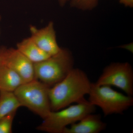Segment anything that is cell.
Here are the masks:
<instances>
[{
	"mask_svg": "<svg viewBox=\"0 0 133 133\" xmlns=\"http://www.w3.org/2000/svg\"><path fill=\"white\" fill-rule=\"evenodd\" d=\"M98 0H70L71 7L83 11L91 10L98 5Z\"/></svg>",
	"mask_w": 133,
	"mask_h": 133,
	"instance_id": "13",
	"label": "cell"
},
{
	"mask_svg": "<svg viewBox=\"0 0 133 133\" xmlns=\"http://www.w3.org/2000/svg\"><path fill=\"white\" fill-rule=\"evenodd\" d=\"M2 64L14 71L24 83L36 79L34 63L16 48H7Z\"/></svg>",
	"mask_w": 133,
	"mask_h": 133,
	"instance_id": "7",
	"label": "cell"
},
{
	"mask_svg": "<svg viewBox=\"0 0 133 133\" xmlns=\"http://www.w3.org/2000/svg\"><path fill=\"white\" fill-rule=\"evenodd\" d=\"M106 127L107 124L102 121L101 115L93 113L65 128L63 133H99L104 130Z\"/></svg>",
	"mask_w": 133,
	"mask_h": 133,
	"instance_id": "9",
	"label": "cell"
},
{
	"mask_svg": "<svg viewBox=\"0 0 133 133\" xmlns=\"http://www.w3.org/2000/svg\"><path fill=\"white\" fill-rule=\"evenodd\" d=\"M7 48V47L3 45L0 47V65L2 64L5 51Z\"/></svg>",
	"mask_w": 133,
	"mask_h": 133,
	"instance_id": "16",
	"label": "cell"
},
{
	"mask_svg": "<svg viewBox=\"0 0 133 133\" xmlns=\"http://www.w3.org/2000/svg\"><path fill=\"white\" fill-rule=\"evenodd\" d=\"M70 0H58V2L59 5L61 6H64L65 4H66V3L70 1Z\"/></svg>",
	"mask_w": 133,
	"mask_h": 133,
	"instance_id": "18",
	"label": "cell"
},
{
	"mask_svg": "<svg viewBox=\"0 0 133 133\" xmlns=\"http://www.w3.org/2000/svg\"><path fill=\"white\" fill-rule=\"evenodd\" d=\"M24 83L21 77L14 71L4 65H0V91L14 92Z\"/></svg>",
	"mask_w": 133,
	"mask_h": 133,
	"instance_id": "11",
	"label": "cell"
},
{
	"mask_svg": "<svg viewBox=\"0 0 133 133\" xmlns=\"http://www.w3.org/2000/svg\"><path fill=\"white\" fill-rule=\"evenodd\" d=\"M121 48L123 49H125L131 52H133V44L130 43L129 44H126L125 45H123L121 46Z\"/></svg>",
	"mask_w": 133,
	"mask_h": 133,
	"instance_id": "17",
	"label": "cell"
},
{
	"mask_svg": "<svg viewBox=\"0 0 133 133\" xmlns=\"http://www.w3.org/2000/svg\"><path fill=\"white\" fill-rule=\"evenodd\" d=\"M57 111H51L37 127L38 131L50 133H63L69 125L79 121L87 114L95 112V106L86 100Z\"/></svg>",
	"mask_w": 133,
	"mask_h": 133,
	"instance_id": "3",
	"label": "cell"
},
{
	"mask_svg": "<svg viewBox=\"0 0 133 133\" xmlns=\"http://www.w3.org/2000/svg\"><path fill=\"white\" fill-rule=\"evenodd\" d=\"M1 19H2L1 16V15H0V22H1Z\"/></svg>",
	"mask_w": 133,
	"mask_h": 133,
	"instance_id": "19",
	"label": "cell"
},
{
	"mask_svg": "<svg viewBox=\"0 0 133 133\" xmlns=\"http://www.w3.org/2000/svg\"><path fill=\"white\" fill-rule=\"evenodd\" d=\"M88 102L102 109L104 116L123 114L133 105L132 96L115 90L111 86L98 85L92 83Z\"/></svg>",
	"mask_w": 133,
	"mask_h": 133,
	"instance_id": "5",
	"label": "cell"
},
{
	"mask_svg": "<svg viewBox=\"0 0 133 133\" xmlns=\"http://www.w3.org/2000/svg\"><path fill=\"white\" fill-rule=\"evenodd\" d=\"M74 63L71 51L66 48H61L57 54L34 63L35 78L51 87L69 74L74 68Z\"/></svg>",
	"mask_w": 133,
	"mask_h": 133,
	"instance_id": "2",
	"label": "cell"
},
{
	"mask_svg": "<svg viewBox=\"0 0 133 133\" xmlns=\"http://www.w3.org/2000/svg\"><path fill=\"white\" fill-rule=\"evenodd\" d=\"M16 49L34 63L43 61L51 56L41 49L30 37L17 43Z\"/></svg>",
	"mask_w": 133,
	"mask_h": 133,
	"instance_id": "10",
	"label": "cell"
},
{
	"mask_svg": "<svg viewBox=\"0 0 133 133\" xmlns=\"http://www.w3.org/2000/svg\"><path fill=\"white\" fill-rule=\"evenodd\" d=\"M21 107L14 92L0 91V119Z\"/></svg>",
	"mask_w": 133,
	"mask_h": 133,
	"instance_id": "12",
	"label": "cell"
},
{
	"mask_svg": "<svg viewBox=\"0 0 133 133\" xmlns=\"http://www.w3.org/2000/svg\"><path fill=\"white\" fill-rule=\"evenodd\" d=\"M16 111L12 112L0 119V133H12V124Z\"/></svg>",
	"mask_w": 133,
	"mask_h": 133,
	"instance_id": "14",
	"label": "cell"
},
{
	"mask_svg": "<svg viewBox=\"0 0 133 133\" xmlns=\"http://www.w3.org/2000/svg\"><path fill=\"white\" fill-rule=\"evenodd\" d=\"M120 3L126 7L132 8L133 7V0H118Z\"/></svg>",
	"mask_w": 133,
	"mask_h": 133,
	"instance_id": "15",
	"label": "cell"
},
{
	"mask_svg": "<svg viewBox=\"0 0 133 133\" xmlns=\"http://www.w3.org/2000/svg\"><path fill=\"white\" fill-rule=\"evenodd\" d=\"M92 83L87 74L81 69L73 68L63 80L49 90L51 111H57L73 103L87 100Z\"/></svg>",
	"mask_w": 133,
	"mask_h": 133,
	"instance_id": "1",
	"label": "cell"
},
{
	"mask_svg": "<svg viewBox=\"0 0 133 133\" xmlns=\"http://www.w3.org/2000/svg\"><path fill=\"white\" fill-rule=\"evenodd\" d=\"M29 29L31 33L30 37L44 52L52 56L60 50L53 22H50L45 27L41 29L31 25Z\"/></svg>",
	"mask_w": 133,
	"mask_h": 133,
	"instance_id": "8",
	"label": "cell"
},
{
	"mask_svg": "<svg viewBox=\"0 0 133 133\" xmlns=\"http://www.w3.org/2000/svg\"><path fill=\"white\" fill-rule=\"evenodd\" d=\"M50 87L36 79L23 83L14 92L21 106L45 118L51 111L49 90Z\"/></svg>",
	"mask_w": 133,
	"mask_h": 133,
	"instance_id": "4",
	"label": "cell"
},
{
	"mask_svg": "<svg viewBox=\"0 0 133 133\" xmlns=\"http://www.w3.org/2000/svg\"><path fill=\"white\" fill-rule=\"evenodd\" d=\"M98 85L116 87L127 95H133V70L128 62L113 63L103 70L97 82Z\"/></svg>",
	"mask_w": 133,
	"mask_h": 133,
	"instance_id": "6",
	"label": "cell"
}]
</instances>
